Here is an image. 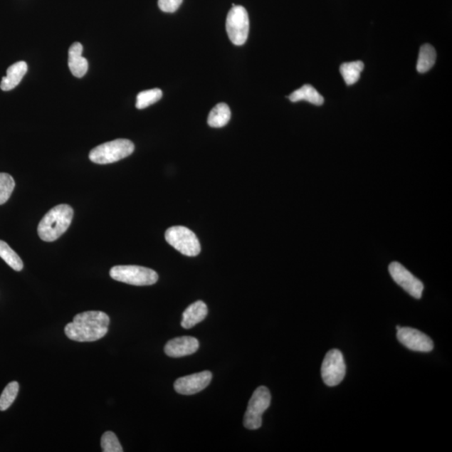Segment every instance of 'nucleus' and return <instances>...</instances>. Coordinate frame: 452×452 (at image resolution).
I'll use <instances>...</instances> for the list:
<instances>
[{
    "label": "nucleus",
    "instance_id": "a211bd4d",
    "mask_svg": "<svg viewBox=\"0 0 452 452\" xmlns=\"http://www.w3.org/2000/svg\"><path fill=\"white\" fill-rule=\"evenodd\" d=\"M436 60V53L434 47L429 44L422 46L417 61L416 68L418 73H427V71L430 70L433 68V65H435Z\"/></svg>",
    "mask_w": 452,
    "mask_h": 452
},
{
    "label": "nucleus",
    "instance_id": "4468645a",
    "mask_svg": "<svg viewBox=\"0 0 452 452\" xmlns=\"http://www.w3.org/2000/svg\"><path fill=\"white\" fill-rule=\"evenodd\" d=\"M208 308L206 303L197 301L189 306L183 313L181 326L186 330L192 328L198 323L202 322L206 317Z\"/></svg>",
    "mask_w": 452,
    "mask_h": 452
},
{
    "label": "nucleus",
    "instance_id": "6ab92c4d",
    "mask_svg": "<svg viewBox=\"0 0 452 452\" xmlns=\"http://www.w3.org/2000/svg\"><path fill=\"white\" fill-rule=\"evenodd\" d=\"M364 70V63L362 61H352L341 65L340 73L344 78L347 85H351L358 82L362 71Z\"/></svg>",
    "mask_w": 452,
    "mask_h": 452
},
{
    "label": "nucleus",
    "instance_id": "aec40b11",
    "mask_svg": "<svg viewBox=\"0 0 452 452\" xmlns=\"http://www.w3.org/2000/svg\"><path fill=\"white\" fill-rule=\"evenodd\" d=\"M0 258L14 270L21 271L23 268V261L20 256L6 241L1 240H0Z\"/></svg>",
    "mask_w": 452,
    "mask_h": 452
},
{
    "label": "nucleus",
    "instance_id": "0eeeda50",
    "mask_svg": "<svg viewBox=\"0 0 452 452\" xmlns=\"http://www.w3.org/2000/svg\"><path fill=\"white\" fill-rule=\"evenodd\" d=\"M250 21L244 7L233 6L226 18V31L231 41L236 46L244 45L248 38Z\"/></svg>",
    "mask_w": 452,
    "mask_h": 452
},
{
    "label": "nucleus",
    "instance_id": "5701e85b",
    "mask_svg": "<svg viewBox=\"0 0 452 452\" xmlns=\"http://www.w3.org/2000/svg\"><path fill=\"white\" fill-rule=\"evenodd\" d=\"M16 182L11 175L0 173V206L6 203L11 196Z\"/></svg>",
    "mask_w": 452,
    "mask_h": 452
},
{
    "label": "nucleus",
    "instance_id": "412c9836",
    "mask_svg": "<svg viewBox=\"0 0 452 452\" xmlns=\"http://www.w3.org/2000/svg\"><path fill=\"white\" fill-rule=\"evenodd\" d=\"M163 97V93L158 88L144 90L140 93L137 97L136 107L137 109H144L151 105L159 102Z\"/></svg>",
    "mask_w": 452,
    "mask_h": 452
},
{
    "label": "nucleus",
    "instance_id": "f257e3e1",
    "mask_svg": "<svg viewBox=\"0 0 452 452\" xmlns=\"http://www.w3.org/2000/svg\"><path fill=\"white\" fill-rule=\"evenodd\" d=\"M110 318L107 313L88 311L78 314L65 327V335L77 342H95L103 339L108 332Z\"/></svg>",
    "mask_w": 452,
    "mask_h": 452
},
{
    "label": "nucleus",
    "instance_id": "f03ea898",
    "mask_svg": "<svg viewBox=\"0 0 452 452\" xmlns=\"http://www.w3.org/2000/svg\"><path fill=\"white\" fill-rule=\"evenodd\" d=\"M74 215L68 204H59L42 218L38 226V235L44 241H54L63 236L70 226Z\"/></svg>",
    "mask_w": 452,
    "mask_h": 452
},
{
    "label": "nucleus",
    "instance_id": "393cba45",
    "mask_svg": "<svg viewBox=\"0 0 452 452\" xmlns=\"http://www.w3.org/2000/svg\"><path fill=\"white\" fill-rule=\"evenodd\" d=\"M183 0H159V7L162 11L174 13L180 7Z\"/></svg>",
    "mask_w": 452,
    "mask_h": 452
},
{
    "label": "nucleus",
    "instance_id": "9b49d317",
    "mask_svg": "<svg viewBox=\"0 0 452 452\" xmlns=\"http://www.w3.org/2000/svg\"><path fill=\"white\" fill-rule=\"evenodd\" d=\"M212 376L209 371L184 376L176 380L174 389L176 392L184 396L197 394L208 387L211 382Z\"/></svg>",
    "mask_w": 452,
    "mask_h": 452
},
{
    "label": "nucleus",
    "instance_id": "6e6552de",
    "mask_svg": "<svg viewBox=\"0 0 452 452\" xmlns=\"http://www.w3.org/2000/svg\"><path fill=\"white\" fill-rule=\"evenodd\" d=\"M321 374L327 387H334L342 382L346 374V365L341 351L332 349L327 352L322 362Z\"/></svg>",
    "mask_w": 452,
    "mask_h": 452
},
{
    "label": "nucleus",
    "instance_id": "423d86ee",
    "mask_svg": "<svg viewBox=\"0 0 452 452\" xmlns=\"http://www.w3.org/2000/svg\"><path fill=\"white\" fill-rule=\"evenodd\" d=\"M270 401L271 396L268 388L261 387L255 390L245 414L244 426L246 429H259L263 425V414L269 408Z\"/></svg>",
    "mask_w": 452,
    "mask_h": 452
},
{
    "label": "nucleus",
    "instance_id": "f3484780",
    "mask_svg": "<svg viewBox=\"0 0 452 452\" xmlns=\"http://www.w3.org/2000/svg\"><path fill=\"white\" fill-rule=\"evenodd\" d=\"M231 117V109L226 103H219L208 117V125L212 127H225Z\"/></svg>",
    "mask_w": 452,
    "mask_h": 452
},
{
    "label": "nucleus",
    "instance_id": "1a4fd4ad",
    "mask_svg": "<svg viewBox=\"0 0 452 452\" xmlns=\"http://www.w3.org/2000/svg\"><path fill=\"white\" fill-rule=\"evenodd\" d=\"M389 271L394 282L413 298L420 299L422 297L424 284L414 275L401 263H392L389 266Z\"/></svg>",
    "mask_w": 452,
    "mask_h": 452
},
{
    "label": "nucleus",
    "instance_id": "9d476101",
    "mask_svg": "<svg viewBox=\"0 0 452 452\" xmlns=\"http://www.w3.org/2000/svg\"><path fill=\"white\" fill-rule=\"evenodd\" d=\"M397 339L404 347L412 351L428 353L434 348L429 336L412 327H401L397 330Z\"/></svg>",
    "mask_w": 452,
    "mask_h": 452
},
{
    "label": "nucleus",
    "instance_id": "b1692460",
    "mask_svg": "<svg viewBox=\"0 0 452 452\" xmlns=\"http://www.w3.org/2000/svg\"><path fill=\"white\" fill-rule=\"evenodd\" d=\"M101 446L104 452H122L123 449L117 437L112 431L105 432L102 436Z\"/></svg>",
    "mask_w": 452,
    "mask_h": 452
},
{
    "label": "nucleus",
    "instance_id": "39448f33",
    "mask_svg": "<svg viewBox=\"0 0 452 452\" xmlns=\"http://www.w3.org/2000/svg\"><path fill=\"white\" fill-rule=\"evenodd\" d=\"M165 239L170 246L184 256H196L201 253V247L198 237L186 227H170L165 232Z\"/></svg>",
    "mask_w": 452,
    "mask_h": 452
},
{
    "label": "nucleus",
    "instance_id": "ddd939ff",
    "mask_svg": "<svg viewBox=\"0 0 452 452\" xmlns=\"http://www.w3.org/2000/svg\"><path fill=\"white\" fill-rule=\"evenodd\" d=\"M83 46L75 42L69 49L68 65L75 78H83L88 73V63L83 56Z\"/></svg>",
    "mask_w": 452,
    "mask_h": 452
},
{
    "label": "nucleus",
    "instance_id": "2eb2a0df",
    "mask_svg": "<svg viewBox=\"0 0 452 452\" xmlns=\"http://www.w3.org/2000/svg\"><path fill=\"white\" fill-rule=\"evenodd\" d=\"M28 66L25 61H19L9 66L7 70L6 77L2 78L0 88L3 90H11L16 88L21 82L27 73Z\"/></svg>",
    "mask_w": 452,
    "mask_h": 452
},
{
    "label": "nucleus",
    "instance_id": "20e7f679",
    "mask_svg": "<svg viewBox=\"0 0 452 452\" xmlns=\"http://www.w3.org/2000/svg\"><path fill=\"white\" fill-rule=\"evenodd\" d=\"M111 278L132 285H151L158 282L155 270L140 266H116L110 270Z\"/></svg>",
    "mask_w": 452,
    "mask_h": 452
},
{
    "label": "nucleus",
    "instance_id": "dca6fc26",
    "mask_svg": "<svg viewBox=\"0 0 452 452\" xmlns=\"http://www.w3.org/2000/svg\"><path fill=\"white\" fill-rule=\"evenodd\" d=\"M290 101L298 103L300 101H307L317 106H321L325 103V99L312 85L306 84L303 87L295 90L289 96Z\"/></svg>",
    "mask_w": 452,
    "mask_h": 452
},
{
    "label": "nucleus",
    "instance_id": "4be33fe9",
    "mask_svg": "<svg viewBox=\"0 0 452 452\" xmlns=\"http://www.w3.org/2000/svg\"><path fill=\"white\" fill-rule=\"evenodd\" d=\"M19 389L20 385L16 382H11L7 385L0 396V411H6L11 406L18 396Z\"/></svg>",
    "mask_w": 452,
    "mask_h": 452
},
{
    "label": "nucleus",
    "instance_id": "f8f14e48",
    "mask_svg": "<svg viewBox=\"0 0 452 452\" xmlns=\"http://www.w3.org/2000/svg\"><path fill=\"white\" fill-rule=\"evenodd\" d=\"M199 342L197 339L194 337L183 336L169 341L165 345L164 352L172 358H180V357L194 354L199 349Z\"/></svg>",
    "mask_w": 452,
    "mask_h": 452
},
{
    "label": "nucleus",
    "instance_id": "7ed1b4c3",
    "mask_svg": "<svg viewBox=\"0 0 452 452\" xmlns=\"http://www.w3.org/2000/svg\"><path fill=\"white\" fill-rule=\"evenodd\" d=\"M135 151V144L128 140L105 142L90 152L89 159L95 164H108L127 158Z\"/></svg>",
    "mask_w": 452,
    "mask_h": 452
}]
</instances>
